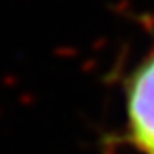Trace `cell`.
Here are the masks:
<instances>
[{
	"instance_id": "6da1fadb",
	"label": "cell",
	"mask_w": 154,
	"mask_h": 154,
	"mask_svg": "<svg viewBox=\"0 0 154 154\" xmlns=\"http://www.w3.org/2000/svg\"><path fill=\"white\" fill-rule=\"evenodd\" d=\"M123 131L112 143L137 154H154V46L122 79Z\"/></svg>"
}]
</instances>
